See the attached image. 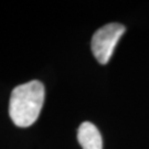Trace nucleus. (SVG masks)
Returning a JSON list of instances; mask_svg holds the SVG:
<instances>
[{
  "label": "nucleus",
  "mask_w": 149,
  "mask_h": 149,
  "mask_svg": "<svg viewBox=\"0 0 149 149\" xmlns=\"http://www.w3.org/2000/svg\"><path fill=\"white\" fill-rule=\"evenodd\" d=\"M44 102V86L40 81L18 85L11 92L9 115L13 124L27 128L38 119Z\"/></svg>",
  "instance_id": "1"
},
{
  "label": "nucleus",
  "mask_w": 149,
  "mask_h": 149,
  "mask_svg": "<svg viewBox=\"0 0 149 149\" xmlns=\"http://www.w3.org/2000/svg\"><path fill=\"white\" fill-rule=\"evenodd\" d=\"M125 27L120 23L112 22L102 27L93 34L92 38V52L98 63L106 64L112 58L114 49L118 40L125 33Z\"/></svg>",
  "instance_id": "2"
},
{
  "label": "nucleus",
  "mask_w": 149,
  "mask_h": 149,
  "mask_svg": "<svg viewBox=\"0 0 149 149\" xmlns=\"http://www.w3.org/2000/svg\"><path fill=\"white\" fill-rule=\"evenodd\" d=\"M77 140L83 149H103L101 133L95 125L90 122H84L80 125Z\"/></svg>",
  "instance_id": "3"
}]
</instances>
